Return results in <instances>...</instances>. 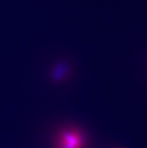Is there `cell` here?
I'll use <instances>...</instances> for the list:
<instances>
[{
    "label": "cell",
    "instance_id": "obj_1",
    "mask_svg": "<svg viewBox=\"0 0 147 148\" xmlns=\"http://www.w3.org/2000/svg\"><path fill=\"white\" fill-rule=\"evenodd\" d=\"M88 141L82 130L73 126L60 129L54 136L53 148H86Z\"/></svg>",
    "mask_w": 147,
    "mask_h": 148
}]
</instances>
